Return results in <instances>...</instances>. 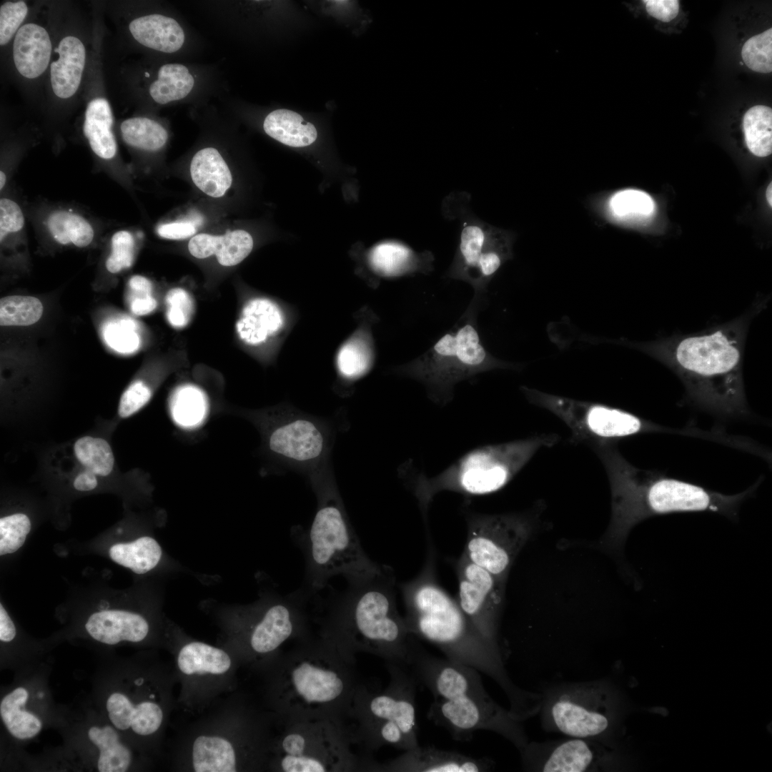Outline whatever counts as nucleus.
Wrapping results in <instances>:
<instances>
[{"instance_id":"56","label":"nucleus","mask_w":772,"mask_h":772,"mask_svg":"<svg viewBox=\"0 0 772 772\" xmlns=\"http://www.w3.org/2000/svg\"><path fill=\"white\" fill-rule=\"evenodd\" d=\"M16 636L15 625L8 613L0 604V640L1 642L9 643L14 640Z\"/></svg>"},{"instance_id":"26","label":"nucleus","mask_w":772,"mask_h":772,"mask_svg":"<svg viewBox=\"0 0 772 772\" xmlns=\"http://www.w3.org/2000/svg\"><path fill=\"white\" fill-rule=\"evenodd\" d=\"M129 29L139 44L162 53H175L186 41L181 24L175 19L160 14L137 17L129 23Z\"/></svg>"},{"instance_id":"54","label":"nucleus","mask_w":772,"mask_h":772,"mask_svg":"<svg viewBox=\"0 0 772 772\" xmlns=\"http://www.w3.org/2000/svg\"><path fill=\"white\" fill-rule=\"evenodd\" d=\"M157 232L159 236L165 239H184L194 234L196 228L190 221L175 222L159 225Z\"/></svg>"},{"instance_id":"47","label":"nucleus","mask_w":772,"mask_h":772,"mask_svg":"<svg viewBox=\"0 0 772 772\" xmlns=\"http://www.w3.org/2000/svg\"><path fill=\"white\" fill-rule=\"evenodd\" d=\"M136 328L135 322L131 319H121L105 325L103 335L107 344L113 350L129 354L134 352L140 345Z\"/></svg>"},{"instance_id":"39","label":"nucleus","mask_w":772,"mask_h":772,"mask_svg":"<svg viewBox=\"0 0 772 772\" xmlns=\"http://www.w3.org/2000/svg\"><path fill=\"white\" fill-rule=\"evenodd\" d=\"M743 127L748 149L759 157L772 152V109L763 105L750 108L744 114Z\"/></svg>"},{"instance_id":"51","label":"nucleus","mask_w":772,"mask_h":772,"mask_svg":"<svg viewBox=\"0 0 772 772\" xmlns=\"http://www.w3.org/2000/svg\"><path fill=\"white\" fill-rule=\"evenodd\" d=\"M152 392L142 381H136L122 394L118 407L119 415L128 417L137 412L150 400Z\"/></svg>"},{"instance_id":"6","label":"nucleus","mask_w":772,"mask_h":772,"mask_svg":"<svg viewBox=\"0 0 772 772\" xmlns=\"http://www.w3.org/2000/svg\"><path fill=\"white\" fill-rule=\"evenodd\" d=\"M415 679L432 693L427 718L457 741H469L479 730L496 733L520 751L529 742L523 722L496 703L477 670L427 653L415 640L405 662Z\"/></svg>"},{"instance_id":"4","label":"nucleus","mask_w":772,"mask_h":772,"mask_svg":"<svg viewBox=\"0 0 772 772\" xmlns=\"http://www.w3.org/2000/svg\"><path fill=\"white\" fill-rule=\"evenodd\" d=\"M747 325L746 318L738 319L638 347L675 372L689 397L702 408L727 417L747 415L742 372Z\"/></svg>"},{"instance_id":"53","label":"nucleus","mask_w":772,"mask_h":772,"mask_svg":"<svg viewBox=\"0 0 772 772\" xmlns=\"http://www.w3.org/2000/svg\"><path fill=\"white\" fill-rule=\"evenodd\" d=\"M644 2L648 13L663 22H669L675 19L679 11V1L677 0H648Z\"/></svg>"},{"instance_id":"49","label":"nucleus","mask_w":772,"mask_h":772,"mask_svg":"<svg viewBox=\"0 0 772 772\" xmlns=\"http://www.w3.org/2000/svg\"><path fill=\"white\" fill-rule=\"evenodd\" d=\"M165 302L167 317L172 326L182 328L187 325L193 314V302L189 293L182 288L168 291Z\"/></svg>"},{"instance_id":"45","label":"nucleus","mask_w":772,"mask_h":772,"mask_svg":"<svg viewBox=\"0 0 772 772\" xmlns=\"http://www.w3.org/2000/svg\"><path fill=\"white\" fill-rule=\"evenodd\" d=\"M741 56L751 70L768 74L772 71V29L753 36L743 44Z\"/></svg>"},{"instance_id":"2","label":"nucleus","mask_w":772,"mask_h":772,"mask_svg":"<svg viewBox=\"0 0 772 772\" xmlns=\"http://www.w3.org/2000/svg\"><path fill=\"white\" fill-rule=\"evenodd\" d=\"M260 674L263 697L275 723L332 718L345 721L360 682L355 655L319 632L297 640Z\"/></svg>"},{"instance_id":"32","label":"nucleus","mask_w":772,"mask_h":772,"mask_svg":"<svg viewBox=\"0 0 772 772\" xmlns=\"http://www.w3.org/2000/svg\"><path fill=\"white\" fill-rule=\"evenodd\" d=\"M264 132L279 142L292 147H305L312 144L317 138V131L299 113L277 109L270 112L263 122Z\"/></svg>"},{"instance_id":"18","label":"nucleus","mask_w":772,"mask_h":772,"mask_svg":"<svg viewBox=\"0 0 772 772\" xmlns=\"http://www.w3.org/2000/svg\"><path fill=\"white\" fill-rule=\"evenodd\" d=\"M277 417L267 440L272 453L309 480L331 470L335 432L330 422L291 408Z\"/></svg>"},{"instance_id":"16","label":"nucleus","mask_w":772,"mask_h":772,"mask_svg":"<svg viewBox=\"0 0 772 772\" xmlns=\"http://www.w3.org/2000/svg\"><path fill=\"white\" fill-rule=\"evenodd\" d=\"M239 664L227 649L190 640L174 648L173 669L180 686L176 706L199 715L237 687Z\"/></svg>"},{"instance_id":"38","label":"nucleus","mask_w":772,"mask_h":772,"mask_svg":"<svg viewBox=\"0 0 772 772\" xmlns=\"http://www.w3.org/2000/svg\"><path fill=\"white\" fill-rule=\"evenodd\" d=\"M208 404L204 393L199 388L187 385L178 387L170 400V411L174 421L184 428L201 424L206 417Z\"/></svg>"},{"instance_id":"46","label":"nucleus","mask_w":772,"mask_h":772,"mask_svg":"<svg viewBox=\"0 0 772 772\" xmlns=\"http://www.w3.org/2000/svg\"><path fill=\"white\" fill-rule=\"evenodd\" d=\"M31 530V521L24 513H14L0 519V555L11 554L24 543Z\"/></svg>"},{"instance_id":"43","label":"nucleus","mask_w":772,"mask_h":772,"mask_svg":"<svg viewBox=\"0 0 772 772\" xmlns=\"http://www.w3.org/2000/svg\"><path fill=\"white\" fill-rule=\"evenodd\" d=\"M43 306L40 300L31 296H7L0 300L1 326H28L41 317Z\"/></svg>"},{"instance_id":"44","label":"nucleus","mask_w":772,"mask_h":772,"mask_svg":"<svg viewBox=\"0 0 772 772\" xmlns=\"http://www.w3.org/2000/svg\"><path fill=\"white\" fill-rule=\"evenodd\" d=\"M612 214L618 219L649 217L655 211V202L645 192L628 189L618 192L609 202Z\"/></svg>"},{"instance_id":"57","label":"nucleus","mask_w":772,"mask_h":772,"mask_svg":"<svg viewBox=\"0 0 772 772\" xmlns=\"http://www.w3.org/2000/svg\"><path fill=\"white\" fill-rule=\"evenodd\" d=\"M96 475L85 469L79 472L74 480L73 486L79 491H90L97 486Z\"/></svg>"},{"instance_id":"29","label":"nucleus","mask_w":772,"mask_h":772,"mask_svg":"<svg viewBox=\"0 0 772 772\" xmlns=\"http://www.w3.org/2000/svg\"><path fill=\"white\" fill-rule=\"evenodd\" d=\"M462 217L459 245L446 276L470 284L477 260L493 234L473 214H462Z\"/></svg>"},{"instance_id":"8","label":"nucleus","mask_w":772,"mask_h":772,"mask_svg":"<svg viewBox=\"0 0 772 772\" xmlns=\"http://www.w3.org/2000/svg\"><path fill=\"white\" fill-rule=\"evenodd\" d=\"M310 482L317 497L316 513L307 529L295 527L293 538L305 559L302 586L315 596L335 576L352 583L375 574L382 565L362 548L332 470Z\"/></svg>"},{"instance_id":"31","label":"nucleus","mask_w":772,"mask_h":772,"mask_svg":"<svg viewBox=\"0 0 772 772\" xmlns=\"http://www.w3.org/2000/svg\"><path fill=\"white\" fill-rule=\"evenodd\" d=\"M87 736L99 751V771L125 772L132 768L134 753L113 725H94L88 729Z\"/></svg>"},{"instance_id":"40","label":"nucleus","mask_w":772,"mask_h":772,"mask_svg":"<svg viewBox=\"0 0 772 772\" xmlns=\"http://www.w3.org/2000/svg\"><path fill=\"white\" fill-rule=\"evenodd\" d=\"M50 234L61 244H73L85 247L91 244L94 232L91 225L83 217L64 211L51 214L47 222Z\"/></svg>"},{"instance_id":"7","label":"nucleus","mask_w":772,"mask_h":772,"mask_svg":"<svg viewBox=\"0 0 772 772\" xmlns=\"http://www.w3.org/2000/svg\"><path fill=\"white\" fill-rule=\"evenodd\" d=\"M393 569L382 565L364 579L347 583L319 619L320 632L350 653H367L405 665L415 636L397 611Z\"/></svg>"},{"instance_id":"58","label":"nucleus","mask_w":772,"mask_h":772,"mask_svg":"<svg viewBox=\"0 0 772 772\" xmlns=\"http://www.w3.org/2000/svg\"><path fill=\"white\" fill-rule=\"evenodd\" d=\"M157 305V301L153 296L129 302L130 310L136 315H145L152 312L156 308Z\"/></svg>"},{"instance_id":"14","label":"nucleus","mask_w":772,"mask_h":772,"mask_svg":"<svg viewBox=\"0 0 772 772\" xmlns=\"http://www.w3.org/2000/svg\"><path fill=\"white\" fill-rule=\"evenodd\" d=\"M312 597L301 586L284 599L266 601L248 611L229 650L239 665L261 673L286 642L310 636L307 606Z\"/></svg>"},{"instance_id":"19","label":"nucleus","mask_w":772,"mask_h":772,"mask_svg":"<svg viewBox=\"0 0 772 772\" xmlns=\"http://www.w3.org/2000/svg\"><path fill=\"white\" fill-rule=\"evenodd\" d=\"M602 741L570 737L529 741L520 751L523 768L537 772H598L612 769L614 751Z\"/></svg>"},{"instance_id":"13","label":"nucleus","mask_w":772,"mask_h":772,"mask_svg":"<svg viewBox=\"0 0 772 772\" xmlns=\"http://www.w3.org/2000/svg\"><path fill=\"white\" fill-rule=\"evenodd\" d=\"M542 728L565 736L595 739L613 746L617 694L604 680L563 683L543 689Z\"/></svg>"},{"instance_id":"15","label":"nucleus","mask_w":772,"mask_h":772,"mask_svg":"<svg viewBox=\"0 0 772 772\" xmlns=\"http://www.w3.org/2000/svg\"><path fill=\"white\" fill-rule=\"evenodd\" d=\"M521 391L527 400L548 410L569 428V443L592 447L615 443L647 432L666 430L628 411L603 403L583 401L542 392L526 386Z\"/></svg>"},{"instance_id":"17","label":"nucleus","mask_w":772,"mask_h":772,"mask_svg":"<svg viewBox=\"0 0 772 772\" xmlns=\"http://www.w3.org/2000/svg\"><path fill=\"white\" fill-rule=\"evenodd\" d=\"M467 540L462 555L506 581L517 555L530 537L538 518L535 510L482 514L466 511Z\"/></svg>"},{"instance_id":"24","label":"nucleus","mask_w":772,"mask_h":772,"mask_svg":"<svg viewBox=\"0 0 772 772\" xmlns=\"http://www.w3.org/2000/svg\"><path fill=\"white\" fill-rule=\"evenodd\" d=\"M52 44L47 31L41 25L27 23L16 32L13 43L16 69L25 78L35 79L47 69Z\"/></svg>"},{"instance_id":"28","label":"nucleus","mask_w":772,"mask_h":772,"mask_svg":"<svg viewBox=\"0 0 772 772\" xmlns=\"http://www.w3.org/2000/svg\"><path fill=\"white\" fill-rule=\"evenodd\" d=\"M283 323V315L276 304L265 298H255L243 307L236 328L243 342L258 345L277 333Z\"/></svg>"},{"instance_id":"1","label":"nucleus","mask_w":772,"mask_h":772,"mask_svg":"<svg viewBox=\"0 0 772 772\" xmlns=\"http://www.w3.org/2000/svg\"><path fill=\"white\" fill-rule=\"evenodd\" d=\"M409 632L437 646L447 659L482 672L502 688L509 711L524 722L538 714L542 694L519 688L505 670L498 643L486 638L438 583L430 545L426 562L414 579L399 585Z\"/></svg>"},{"instance_id":"59","label":"nucleus","mask_w":772,"mask_h":772,"mask_svg":"<svg viewBox=\"0 0 772 772\" xmlns=\"http://www.w3.org/2000/svg\"><path fill=\"white\" fill-rule=\"evenodd\" d=\"M766 199H767L768 203L769 204L770 207H771L772 206V183L771 182L769 184V185L767 187V189H766Z\"/></svg>"},{"instance_id":"25","label":"nucleus","mask_w":772,"mask_h":772,"mask_svg":"<svg viewBox=\"0 0 772 772\" xmlns=\"http://www.w3.org/2000/svg\"><path fill=\"white\" fill-rule=\"evenodd\" d=\"M55 51L58 59L50 65V81L54 94L66 99L77 91L86 62V49L76 36L69 35L59 41Z\"/></svg>"},{"instance_id":"50","label":"nucleus","mask_w":772,"mask_h":772,"mask_svg":"<svg viewBox=\"0 0 772 772\" xmlns=\"http://www.w3.org/2000/svg\"><path fill=\"white\" fill-rule=\"evenodd\" d=\"M28 7L24 1H6L0 7V44H6L26 18Z\"/></svg>"},{"instance_id":"34","label":"nucleus","mask_w":772,"mask_h":772,"mask_svg":"<svg viewBox=\"0 0 772 772\" xmlns=\"http://www.w3.org/2000/svg\"><path fill=\"white\" fill-rule=\"evenodd\" d=\"M29 694L27 689L19 686L4 696L0 702V716L7 731L16 739L29 740L42 729L41 720L26 710Z\"/></svg>"},{"instance_id":"9","label":"nucleus","mask_w":772,"mask_h":772,"mask_svg":"<svg viewBox=\"0 0 772 772\" xmlns=\"http://www.w3.org/2000/svg\"><path fill=\"white\" fill-rule=\"evenodd\" d=\"M560 441L555 433H543L475 447L433 476L405 464L400 469L427 523L428 508L435 495L450 491L467 496L484 495L505 487L544 448Z\"/></svg>"},{"instance_id":"3","label":"nucleus","mask_w":772,"mask_h":772,"mask_svg":"<svg viewBox=\"0 0 772 772\" xmlns=\"http://www.w3.org/2000/svg\"><path fill=\"white\" fill-rule=\"evenodd\" d=\"M603 463L611 493V517L603 545L619 549L630 531L653 516L674 513H716L736 520L741 503L757 488L756 483L736 495L635 467L615 443L592 447Z\"/></svg>"},{"instance_id":"21","label":"nucleus","mask_w":772,"mask_h":772,"mask_svg":"<svg viewBox=\"0 0 772 772\" xmlns=\"http://www.w3.org/2000/svg\"><path fill=\"white\" fill-rule=\"evenodd\" d=\"M495 763L487 758H474L431 746H420L405 751L387 763L380 771L400 772H479L493 768Z\"/></svg>"},{"instance_id":"30","label":"nucleus","mask_w":772,"mask_h":772,"mask_svg":"<svg viewBox=\"0 0 772 772\" xmlns=\"http://www.w3.org/2000/svg\"><path fill=\"white\" fill-rule=\"evenodd\" d=\"M190 174L202 192L216 198L222 197L232 182L228 165L214 147H204L195 153L190 164Z\"/></svg>"},{"instance_id":"10","label":"nucleus","mask_w":772,"mask_h":772,"mask_svg":"<svg viewBox=\"0 0 772 772\" xmlns=\"http://www.w3.org/2000/svg\"><path fill=\"white\" fill-rule=\"evenodd\" d=\"M480 297H475L453 328L397 372L420 383L428 398L439 406L449 404L455 386L477 375L520 366L495 357L483 346L477 326Z\"/></svg>"},{"instance_id":"27","label":"nucleus","mask_w":772,"mask_h":772,"mask_svg":"<svg viewBox=\"0 0 772 772\" xmlns=\"http://www.w3.org/2000/svg\"><path fill=\"white\" fill-rule=\"evenodd\" d=\"M253 248L250 234L242 229L229 231L224 235L200 233L189 244L190 254L198 259L215 254L218 262L225 267L234 266L244 260Z\"/></svg>"},{"instance_id":"12","label":"nucleus","mask_w":772,"mask_h":772,"mask_svg":"<svg viewBox=\"0 0 772 772\" xmlns=\"http://www.w3.org/2000/svg\"><path fill=\"white\" fill-rule=\"evenodd\" d=\"M275 723L280 728L271 743L267 771H375L376 762L353 751L355 742L344 720L317 718Z\"/></svg>"},{"instance_id":"36","label":"nucleus","mask_w":772,"mask_h":772,"mask_svg":"<svg viewBox=\"0 0 772 772\" xmlns=\"http://www.w3.org/2000/svg\"><path fill=\"white\" fill-rule=\"evenodd\" d=\"M162 555L160 545L149 536L117 543L109 549V556L114 562L137 574L146 573L155 568Z\"/></svg>"},{"instance_id":"20","label":"nucleus","mask_w":772,"mask_h":772,"mask_svg":"<svg viewBox=\"0 0 772 772\" xmlns=\"http://www.w3.org/2000/svg\"><path fill=\"white\" fill-rule=\"evenodd\" d=\"M458 580L459 607L488 640L498 643V633L505 582L464 555L454 562Z\"/></svg>"},{"instance_id":"60","label":"nucleus","mask_w":772,"mask_h":772,"mask_svg":"<svg viewBox=\"0 0 772 772\" xmlns=\"http://www.w3.org/2000/svg\"><path fill=\"white\" fill-rule=\"evenodd\" d=\"M5 183H6V175H5L4 172L1 171L0 172V189H1V190L4 188V187L5 185Z\"/></svg>"},{"instance_id":"22","label":"nucleus","mask_w":772,"mask_h":772,"mask_svg":"<svg viewBox=\"0 0 772 772\" xmlns=\"http://www.w3.org/2000/svg\"><path fill=\"white\" fill-rule=\"evenodd\" d=\"M85 628L98 642L116 645L120 642L141 643L149 635L150 625L142 615L126 610H104L87 619Z\"/></svg>"},{"instance_id":"52","label":"nucleus","mask_w":772,"mask_h":772,"mask_svg":"<svg viewBox=\"0 0 772 772\" xmlns=\"http://www.w3.org/2000/svg\"><path fill=\"white\" fill-rule=\"evenodd\" d=\"M24 225V217L15 202L2 198L0 200V239L4 240L9 234L20 231Z\"/></svg>"},{"instance_id":"23","label":"nucleus","mask_w":772,"mask_h":772,"mask_svg":"<svg viewBox=\"0 0 772 772\" xmlns=\"http://www.w3.org/2000/svg\"><path fill=\"white\" fill-rule=\"evenodd\" d=\"M367 258L371 269L384 277L428 274L433 269L434 257L430 252H417L396 242H384L374 246Z\"/></svg>"},{"instance_id":"42","label":"nucleus","mask_w":772,"mask_h":772,"mask_svg":"<svg viewBox=\"0 0 772 772\" xmlns=\"http://www.w3.org/2000/svg\"><path fill=\"white\" fill-rule=\"evenodd\" d=\"M78 461L96 475L107 476L114 467V457L109 442L101 437L84 436L74 445Z\"/></svg>"},{"instance_id":"11","label":"nucleus","mask_w":772,"mask_h":772,"mask_svg":"<svg viewBox=\"0 0 772 772\" xmlns=\"http://www.w3.org/2000/svg\"><path fill=\"white\" fill-rule=\"evenodd\" d=\"M388 685L371 689L358 683L346 719L354 742L370 753L384 746L407 751L418 746L415 709L416 679L402 664L387 661ZM345 719V720H346Z\"/></svg>"},{"instance_id":"37","label":"nucleus","mask_w":772,"mask_h":772,"mask_svg":"<svg viewBox=\"0 0 772 772\" xmlns=\"http://www.w3.org/2000/svg\"><path fill=\"white\" fill-rule=\"evenodd\" d=\"M374 352L371 337L359 335L344 344L337 356V367L342 377L354 380L365 376L371 370Z\"/></svg>"},{"instance_id":"48","label":"nucleus","mask_w":772,"mask_h":772,"mask_svg":"<svg viewBox=\"0 0 772 772\" xmlns=\"http://www.w3.org/2000/svg\"><path fill=\"white\" fill-rule=\"evenodd\" d=\"M134 240L129 232H117L112 238V253L107 260L109 272L117 273L129 268L134 262Z\"/></svg>"},{"instance_id":"41","label":"nucleus","mask_w":772,"mask_h":772,"mask_svg":"<svg viewBox=\"0 0 772 772\" xmlns=\"http://www.w3.org/2000/svg\"><path fill=\"white\" fill-rule=\"evenodd\" d=\"M122 137L129 145L147 151L162 148L167 139L168 132L157 121L147 117H132L122 122Z\"/></svg>"},{"instance_id":"35","label":"nucleus","mask_w":772,"mask_h":772,"mask_svg":"<svg viewBox=\"0 0 772 772\" xmlns=\"http://www.w3.org/2000/svg\"><path fill=\"white\" fill-rule=\"evenodd\" d=\"M194 85V76L187 66L168 63L159 67L157 79L149 85V94L154 102L165 105L184 99Z\"/></svg>"},{"instance_id":"33","label":"nucleus","mask_w":772,"mask_h":772,"mask_svg":"<svg viewBox=\"0 0 772 772\" xmlns=\"http://www.w3.org/2000/svg\"><path fill=\"white\" fill-rule=\"evenodd\" d=\"M113 117L108 101L102 97L91 100L86 109L83 130L92 151L100 158L109 159L117 152L112 132Z\"/></svg>"},{"instance_id":"55","label":"nucleus","mask_w":772,"mask_h":772,"mask_svg":"<svg viewBox=\"0 0 772 772\" xmlns=\"http://www.w3.org/2000/svg\"><path fill=\"white\" fill-rule=\"evenodd\" d=\"M129 302L152 297L151 282L146 277L135 275L130 278L129 283Z\"/></svg>"},{"instance_id":"5","label":"nucleus","mask_w":772,"mask_h":772,"mask_svg":"<svg viewBox=\"0 0 772 772\" xmlns=\"http://www.w3.org/2000/svg\"><path fill=\"white\" fill-rule=\"evenodd\" d=\"M184 731L173 768L190 772L267 771L274 720L242 696L232 693Z\"/></svg>"}]
</instances>
